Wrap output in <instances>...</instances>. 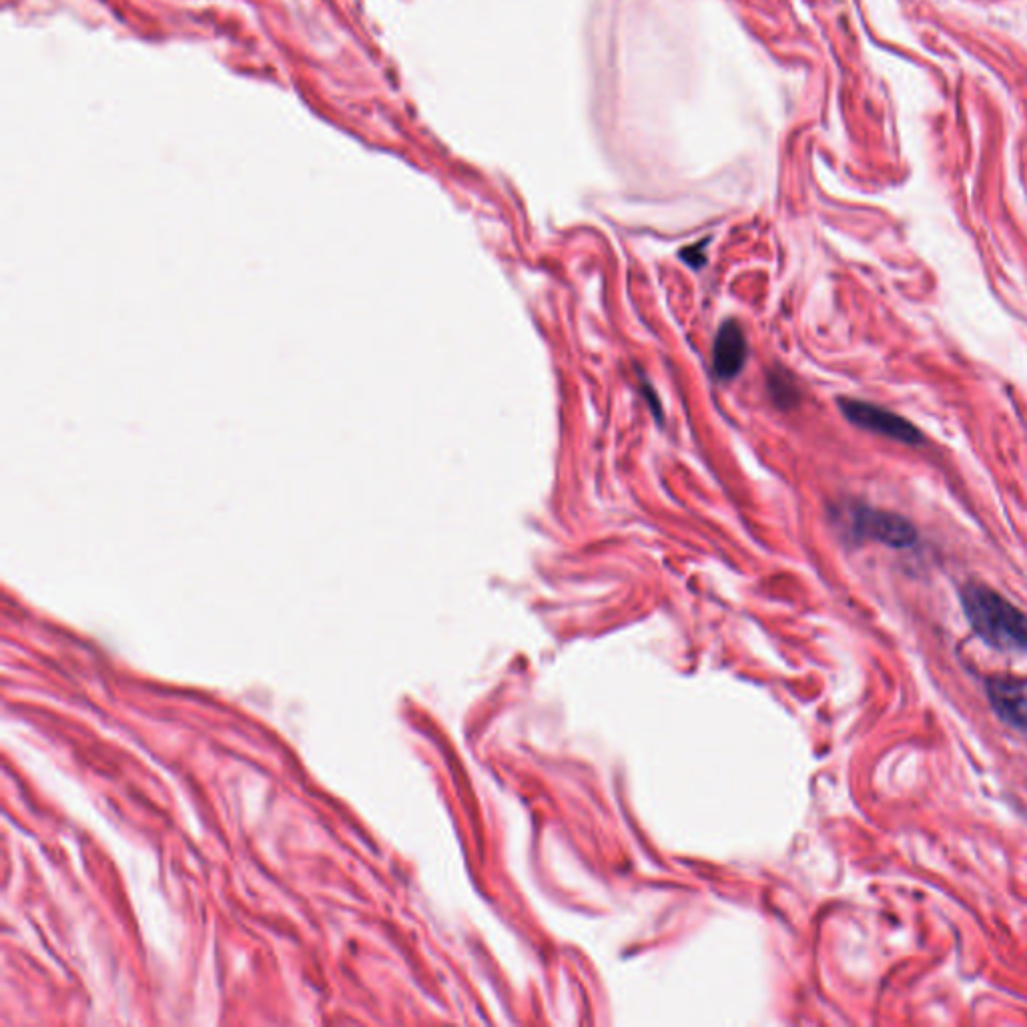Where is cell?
<instances>
[{
    "label": "cell",
    "mask_w": 1027,
    "mask_h": 1027,
    "mask_svg": "<svg viewBox=\"0 0 1027 1027\" xmlns=\"http://www.w3.org/2000/svg\"><path fill=\"white\" fill-rule=\"evenodd\" d=\"M963 612L975 634L1005 652H1027V614L983 584H967L961 592Z\"/></svg>",
    "instance_id": "cell-1"
},
{
    "label": "cell",
    "mask_w": 1027,
    "mask_h": 1027,
    "mask_svg": "<svg viewBox=\"0 0 1027 1027\" xmlns=\"http://www.w3.org/2000/svg\"><path fill=\"white\" fill-rule=\"evenodd\" d=\"M847 530L857 540H875L891 548H909L917 542V530L907 518L869 506L849 510Z\"/></svg>",
    "instance_id": "cell-2"
},
{
    "label": "cell",
    "mask_w": 1027,
    "mask_h": 1027,
    "mask_svg": "<svg viewBox=\"0 0 1027 1027\" xmlns=\"http://www.w3.org/2000/svg\"><path fill=\"white\" fill-rule=\"evenodd\" d=\"M839 408H841L843 416L861 430H867L877 436H883V438H889V440H895L901 444H909V446L923 444V434L909 420H905L899 414H893L891 410L879 408L869 402L851 400V398L839 400Z\"/></svg>",
    "instance_id": "cell-3"
},
{
    "label": "cell",
    "mask_w": 1027,
    "mask_h": 1027,
    "mask_svg": "<svg viewBox=\"0 0 1027 1027\" xmlns=\"http://www.w3.org/2000/svg\"><path fill=\"white\" fill-rule=\"evenodd\" d=\"M747 337L739 321H725L715 337L713 346V372L719 380H733L747 362Z\"/></svg>",
    "instance_id": "cell-4"
},
{
    "label": "cell",
    "mask_w": 1027,
    "mask_h": 1027,
    "mask_svg": "<svg viewBox=\"0 0 1027 1027\" xmlns=\"http://www.w3.org/2000/svg\"><path fill=\"white\" fill-rule=\"evenodd\" d=\"M987 697L995 715L1019 731H1027V687L1013 678H991Z\"/></svg>",
    "instance_id": "cell-5"
},
{
    "label": "cell",
    "mask_w": 1027,
    "mask_h": 1027,
    "mask_svg": "<svg viewBox=\"0 0 1027 1027\" xmlns=\"http://www.w3.org/2000/svg\"><path fill=\"white\" fill-rule=\"evenodd\" d=\"M769 392H771L775 404L781 408H789L797 400L795 384L787 376H781V374H773L769 378Z\"/></svg>",
    "instance_id": "cell-6"
},
{
    "label": "cell",
    "mask_w": 1027,
    "mask_h": 1027,
    "mask_svg": "<svg viewBox=\"0 0 1027 1027\" xmlns=\"http://www.w3.org/2000/svg\"><path fill=\"white\" fill-rule=\"evenodd\" d=\"M705 243H707V241H703L701 245H693V247L682 249V251H680V257H682L684 261H689V263H691V267H703V263H705V259H707V257H705V249H703V245H705Z\"/></svg>",
    "instance_id": "cell-7"
}]
</instances>
